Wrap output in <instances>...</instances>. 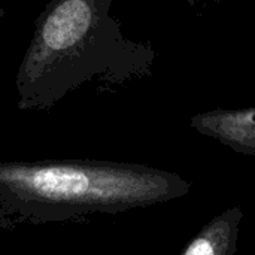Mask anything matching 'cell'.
Returning a JSON list of instances; mask_svg holds the SVG:
<instances>
[{
  "label": "cell",
  "mask_w": 255,
  "mask_h": 255,
  "mask_svg": "<svg viewBox=\"0 0 255 255\" xmlns=\"http://www.w3.org/2000/svg\"><path fill=\"white\" fill-rule=\"evenodd\" d=\"M212 1H215V3H221V0H212Z\"/></svg>",
  "instance_id": "52a82bcc"
},
{
  "label": "cell",
  "mask_w": 255,
  "mask_h": 255,
  "mask_svg": "<svg viewBox=\"0 0 255 255\" xmlns=\"http://www.w3.org/2000/svg\"><path fill=\"white\" fill-rule=\"evenodd\" d=\"M187 1H188V4H190V6H194V4L197 3V0H187Z\"/></svg>",
  "instance_id": "5b68a950"
},
{
  "label": "cell",
  "mask_w": 255,
  "mask_h": 255,
  "mask_svg": "<svg viewBox=\"0 0 255 255\" xmlns=\"http://www.w3.org/2000/svg\"><path fill=\"white\" fill-rule=\"evenodd\" d=\"M112 1L51 0L45 6L15 78L19 109H48L93 79L121 85L151 75L154 49L124 36Z\"/></svg>",
  "instance_id": "6da1fadb"
},
{
  "label": "cell",
  "mask_w": 255,
  "mask_h": 255,
  "mask_svg": "<svg viewBox=\"0 0 255 255\" xmlns=\"http://www.w3.org/2000/svg\"><path fill=\"white\" fill-rule=\"evenodd\" d=\"M242 220V206L227 208L188 242L181 255H236Z\"/></svg>",
  "instance_id": "277c9868"
},
{
  "label": "cell",
  "mask_w": 255,
  "mask_h": 255,
  "mask_svg": "<svg viewBox=\"0 0 255 255\" xmlns=\"http://www.w3.org/2000/svg\"><path fill=\"white\" fill-rule=\"evenodd\" d=\"M4 13H6V10H4L3 7H0V18H3V16H4Z\"/></svg>",
  "instance_id": "8992f818"
},
{
  "label": "cell",
  "mask_w": 255,
  "mask_h": 255,
  "mask_svg": "<svg viewBox=\"0 0 255 255\" xmlns=\"http://www.w3.org/2000/svg\"><path fill=\"white\" fill-rule=\"evenodd\" d=\"M176 173L103 161L0 163V208L31 221L121 212L188 194Z\"/></svg>",
  "instance_id": "7a4b0ae2"
},
{
  "label": "cell",
  "mask_w": 255,
  "mask_h": 255,
  "mask_svg": "<svg viewBox=\"0 0 255 255\" xmlns=\"http://www.w3.org/2000/svg\"><path fill=\"white\" fill-rule=\"evenodd\" d=\"M191 128L239 154L255 155V106L197 114L191 118Z\"/></svg>",
  "instance_id": "3957f363"
}]
</instances>
